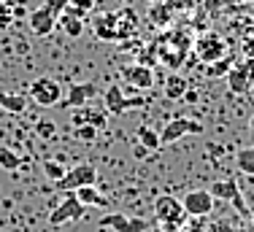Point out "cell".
Wrapping results in <instances>:
<instances>
[{"label":"cell","instance_id":"6da1fadb","mask_svg":"<svg viewBox=\"0 0 254 232\" xmlns=\"http://www.w3.org/2000/svg\"><path fill=\"white\" fill-rule=\"evenodd\" d=\"M152 49H154V57L176 73L181 68V62H184V57H187L190 41L184 38V33H165Z\"/></svg>","mask_w":254,"mask_h":232},{"label":"cell","instance_id":"7a4b0ae2","mask_svg":"<svg viewBox=\"0 0 254 232\" xmlns=\"http://www.w3.org/2000/svg\"><path fill=\"white\" fill-rule=\"evenodd\" d=\"M154 219L160 222L162 232H179L184 219H187L181 200H176L173 194H160L154 200Z\"/></svg>","mask_w":254,"mask_h":232},{"label":"cell","instance_id":"3957f363","mask_svg":"<svg viewBox=\"0 0 254 232\" xmlns=\"http://www.w3.org/2000/svg\"><path fill=\"white\" fill-rule=\"evenodd\" d=\"M95 184H98V170H95V165L81 162V165H76V168H70L54 186L68 194V192H76V189H81V186H95Z\"/></svg>","mask_w":254,"mask_h":232},{"label":"cell","instance_id":"277c9868","mask_svg":"<svg viewBox=\"0 0 254 232\" xmlns=\"http://www.w3.org/2000/svg\"><path fill=\"white\" fill-rule=\"evenodd\" d=\"M195 54L197 59L205 65H214L219 59L227 57V41L222 38L219 33H203L200 38L195 41Z\"/></svg>","mask_w":254,"mask_h":232},{"label":"cell","instance_id":"5b68a950","mask_svg":"<svg viewBox=\"0 0 254 232\" xmlns=\"http://www.w3.org/2000/svg\"><path fill=\"white\" fill-rule=\"evenodd\" d=\"M30 100H35L44 108L60 106V100H63V87H60L57 78L41 76V78H35V81L30 84Z\"/></svg>","mask_w":254,"mask_h":232},{"label":"cell","instance_id":"8992f818","mask_svg":"<svg viewBox=\"0 0 254 232\" xmlns=\"http://www.w3.org/2000/svg\"><path fill=\"white\" fill-rule=\"evenodd\" d=\"M203 132H205L203 121L187 119V116H173L165 124V130L160 132V140H162V146H168V143H176V140L184 138V135H203Z\"/></svg>","mask_w":254,"mask_h":232},{"label":"cell","instance_id":"52a82bcc","mask_svg":"<svg viewBox=\"0 0 254 232\" xmlns=\"http://www.w3.org/2000/svg\"><path fill=\"white\" fill-rule=\"evenodd\" d=\"M143 97H127L122 95V87L119 84H111L103 95V106H106V114L108 116H122L125 111H132V108H141L143 106Z\"/></svg>","mask_w":254,"mask_h":232},{"label":"cell","instance_id":"ba28073f","mask_svg":"<svg viewBox=\"0 0 254 232\" xmlns=\"http://www.w3.org/2000/svg\"><path fill=\"white\" fill-rule=\"evenodd\" d=\"M208 194H211L214 200H225V203H233L235 211L249 213V211H246L244 197H241V189H238V184H235L233 178H216V181H211V184H208Z\"/></svg>","mask_w":254,"mask_h":232},{"label":"cell","instance_id":"9c48e42d","mask_svg":"<svg viewBox=\"0 0 254 232\" xmlns=\"http://www.w3.org/2000/svg\"><path fill=\"white\" fill-rule=\"evenodd\" d=\"M84 213H87V208H84V205L76 200L73 192H68L63 203H60L57 208L49 213V224H52V227H60V224H68V222H76V219H81Z\"/></svg>","mask_w":254,"mask_h":232},{"label":"cell","instance_id":"30bf717a","mask_svg":"<svg viewBox=\"0 0 254 232\" xmlns=\"http://www.w3.org/2000/svg\"><path fill=\"white\" fill-rule=\"evenodd\" d=\"M254 87V62L244 59L241 65L227 70V89L233 95H246Z\"/></svg>","mask_w":254,"mask_h":232},{"label":"cell","instance_id":"8fae6325","mask_svg":"<svg viewBox=\"0 0 254 232\" xmlns=\"http://www.w3.org/2000/svg\"><path fill=\"white\" fill-rule=\"evenodd\" d=\"M214 203L216 200L208 194V189H192L181 197V205H184V213L187 216H208L214 211Z\"/></svg>","mask_w":254,"mask_h":232},{"label":"cell","instance_id":"7c38bea8","mask_svg":"<svg viewBox=\"0 0 254 232\" xmlns=\"http://www.w3.org/2000/svg\"><path fill=\"white\" fill-rule=\"evenodd\" d=\"M100 227L111 232H146L149 224L143 219H130V216H122V213H106L100 219Z\"/></svg>","mask_w":254,"mask_h":232},{"label":"cell","instance_id":"4fadbf2b","mask_svg":"<svg viewBox=\"0 0 254 232\" xmlns=\"http://www.w3.org/2000/svg\"><path fill=\"white\" fill-rule=\"evenodd\" d=\"M122 78L130 84V87H135V89H152L154 87V70L149 68V65H141V62L125 65Z\"/></svg>","mask_w":254,"mask_h":232},{"label":"cell","instance_id":"5bb4252c","mask_svg":"<svg viewBox=\"0 0 254 232\" xmlns=\"http://www.w3.org/2000/svg\"><path fill=\"white\" fill-rule=\"evenodd\" d=\"M114 22H117V33H119V44L122 41H130L138 35V27H141V19L132 8H117L114 11Z\"/></svg>","mask_w":254,"mask_h":232},{"label":"cell","instance_id":"9a60e30c","mask_svg":"<svg viewBox=\"0 0 254 232\" xmlns=\"http://www.w3.org/2000/svg\"><path fill=\"white\" fill-rule=\"evenodd\" d=\"M95 84H73L65 95V100H60V108H84L95 97Z\"/></svg>","mask_w":254,"mask_h":232},{"label":"cell","instance_id":"2e32d148","mask_svg":"<svg viewBox=\"0 0 254 232\" xmlns=\"http://www.w3.org/2000/svg\"><path fill=\"white\" fill-rule=\"evenodd\" d=\"M73 127H81V124H87V127H95V130H103V127L108 124V114L106 111H100V108H89V106H84V108H76L73 111Z\"/></svg>","mask_w":254,"mask_h":232},{"label":"cell","instance_id":"e0dca14e","mask_svg":"<svg viewBox=\"0 0 254 232\" xmlns=\"http://www.w3.org/2000/svg\"><path fill=\"white\" fill-rule=\"evenodd\" d=\"M57 27L63 30L65 35H68V38H81L84 35V27H87V24H84V16L78 14L76 8H65L63 14L57 16Z\"/></svg>","mask_w":254,"mask_h":232},{"label":"cell","instance_id":"ac0fdd59","mask_svg":"<svg viewBox=\"0 0 254 232\" xmlns=\"http://www.w3.org/2000/svg\"><path fill=\"white\" fill-rule=\"evenodd\" d=\"M27 22H30V30H33L38 38H49V35L54 33V27H57V19H54L44 5H41V8H35V11H30Z\"/></svg>","mask_w":254,"mask_h":232},{"label":"cell","instance_id":"d6986e66","mask_svg":"<svg viewBox=\"0 0 254 232\" xmlns=\"http://www.w3.org/2000/svg\"><path fill=\"white\" fill-rule=\"evenodd\" d=\"M92 30L100 41H108V44H119V33H117V22H114V11H103L100 16H95Z\"/></svg>","mask_w":254,"mask_h":232},{"label":"cell","instance_id":"ffe728a7","mask_svg":"<svg viewBox=\"0 0 254 232\" xmlns=\"http://www.w3.org/2000/svg\"><path fill=\"white\" fill-rule=\"evenodd\" d=\"M146 19H149V24H152V27L165 30V27H171V22H173V8L165 3V0H157V3L149 5Z\"/></svg>","mask_w":254,"mask_h":232},{"label":"cell","instance_id":"44dd1931","mask_svg":"<svg viewBox=\"0 0 254 232\" xmlns=\"http://www.w3.org/2000/svg\"><path fill=\"white\" fill-rule=\"evenodd\" d=\"M165 97H171V100H181L187 92H190V81H187L181 73H171V76L165 78Z\"/></svg>","mask_w":254,"mask_h":232},{"label":"cell","instance_id":"7402d4cb","mask_svg":"<svg viewBox=\"0 0 254 232\" xmlns=\"http://www.w3.org/2000/svg\"><path fill=\"white\" fill-rule=\"evenodd\" d=\"M73 194H76V200L84 205V208H98V205H100V208H106V205H108V200L103 197L100 189H95V186H81V189H76Z\"/></svg>","mask_w":254,"mask_h":232},{"label":"cell","instance_id":"603a6c76","mask_svg":"<svg viewBox=\"0 0 254 232\" xmlns=\"http://www.w3.org/2000/svg\"><path fill=\"white\" fill-rule=\"evenodd\" d=\"M135 140L143 146V149H149V151H160V149H162L160 132H154L149 124H141V127H138V132H135Z\"/></svg>","mask_w":254,"mask_h":232},{"label":"cell","instance_id":"cb8c5ba5","mask_svg":"<svg viewBox=\"0 0 254 232\" xmlns=\"http://www.w3.org/2000/svg\"><path fill=\"white\" fill-rule=\"evenodd\" d=\"M0 108L8 114H25L27 108V97L25 95H8V92H0Z\"/></svg>","mask_w":254,"mask_h":232},{"label":"cell","instance_id":"d4e9b609","mask_svg":"<svg viewBox=\"0 0 254 232\" xmlns=\"http://www.w3.org/2000/svg\"><path fill=\"white\" fill-rule=\"evenodd\" d=\"M235 168H238L241 173H246V175H254V146L241 149L238 154H235Z\"/></svg>","mask_w":254,"mask_h":232},{"label":"cell","instance_id":"484cf974","mask_svg":"<svg viewBox=\"0 0 254 232\" xmlns=\"http://www.w3.org/2000/svg\"><path fill=\"white\" fill-rule=\"evenodd\" d=\"M241 54H244L249 62H254V24L246 27L244 35H241Z\"/></svg>","mask_w":254,"mask_h":232},{"label":"cell","instance_id":"4316f807","mask_svg":"<svg viewBox=\"0 0 254 232\" xmlns=\"http://www.w3.org/2000/svg\"><path fill=\"white\" fill-rule=\"evenodd\" d=\"M22 165L19 154H14L11 149H5V146H0V168L3 170H16Z\"/></svg>","mask_w":254,"mask_h":232},{"label":"cell","instance_id":"83f0119b","mask_svg":"<svg viewBox=\"0 0 254 232\" xmlns=\"http://www.w3.org/2000/svg\"><path fill=\"white\" fill-rule=\"evenodd\" d=\"M65 173H68V168H63L60 162H54V160H46V162H44V175H46L49 181H54V184H57V181L63 178Z\"/></svg>","mask_w":254,"mask_h":232},{"label":"cell","instance_id":"f1b7e54d","mask_svg":"<svg viewBox=\"0 0 254 232\" xmlns=\"http://www.w3.org/2000/svg\"><path fill=\"white\" fill-rule=\"evenodd\" d=\"M14 16H16L14 8H11V5L3 0V3H0V30H8L11 22H14Z\"/></svg>","mask_w":254,"mask_h":232},{"label":"cell","instance_id":"f546056e","mask_svg":"<svg viewBox=\"0 0 254 232\" xmlns=\"http://www.w3.org/2000/svg\"><path fill=\"white\" fill-rule=\"evenodd\" d=\"M35 132H38L41 138H54V135H57V124L49 121V119H41L38 124H35Z\"/></svg>","mask_w":254,"mask_h":232},{"label":"cell","instance_id":"4dcf8cb0","mask_svg":"<svg viewBox=\"0 0 254 232\" xmlns=\"http://www.w3.org/2000/svg\"><path fill=\"white\" fill-rule=\"evenodd\" d=\"M44 8L49 11V14L54 16V19H57V16L63 14L65 8H68V0H46V3H44Z\"/></svg>","mask_w":254,"mask_h":232},{"label":"cell","instance_id":"1f68e13d","mask_svg":"<svg viewBox=\"0 0 254 232\" xmlns=\"http://www.w3.org/2000/svg\"><path fill=\"white\" fill-rule=\"evenodd\" d=\"M68 5H70V8H76L78 11V14H89V11H92L95 8V0H68Z\"/></svg>","mask_w":254,"mask_h":232},{"label":"cell","instance_id":"d6a6232c","mask_svg":"<svg viewBox=\"0 0 254 232\" xmlns=\"http://www.w3.org/2000/svg\"><path fill=\"white\" fill-rule=\"evenodd\" d=\"M76 135L81 138V140H87V143H89V140H95V138H98V130H95V127H87V124H81V127H76Z\"/></svg>","mask_w":254,"mask_h":232},{"label":"cell","instance_id":"836d02e7","mask_svg":"<svg viewBox=\"0 0 254 232\" xmlns=\"http://www.w3.org/2000/svg\"><path fill=\"white\" fill-rule=\"evenodd\" d=\"M132 157H138V160L143 157V160H146V157H149V149H143L141 143H135V146H132Z\"/></svg>","mask_w":254,"mask_h":232},{"label":"cell","instance_id":"e575fe53","mask_svg":"<svg viewBox=\"0 0 254 232\" xmlns=\"http://www.w3.org/2000/svg\"><path fill=\"white\" fill-rule=\"evenodd\" d=\"M249 135H252V140H254V114H252V119H249Z\"/></svg>","mask_w":254,"mask_h":232},{"label":"cell","instance_id":"d590c367","mask_svg":"<svg viewBox=\"0 0 254 232\" xmlns=\"http://www.w3.org/2000/svg\"><path fill=\"white\" fill-rule=\"evenodd\" d=\"M233 3H252V0H233Z\"/></svg>","mask_w":254,"mask_h":232},{"label":"cell","instance_id":"8d00e7d4","mask_svg":"<svg viewBox=\"0 0 254 232\" xmlns=\"http://www.w3.org/2000/svg\"><path fill=\"white\" fill-rule=\"evenodd\" d=\"M252 224H254V213H252Z\"/></svg>","mask_w":254,"mask_h":232},{"label":"cell","instance_id":"74e56055","mask_svg":"<svg viewBox=\"0 0 254 232\" xmlns=\"http://www.w3.org/2000/svg\"><path fill=\"white\" fill-rule=\"evenodd\" d=\"M0 3H3V0H0Z\"/></svg>","mask_w":254,"mask_h":232}]
</instances>
